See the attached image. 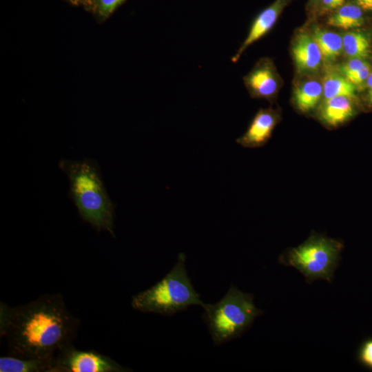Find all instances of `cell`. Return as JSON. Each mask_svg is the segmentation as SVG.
Segmentation results:
<instances>
[{"label": "cell", "instance_id": "1", "mask_svg": "<svg viewBox=\"0 0 372 372\" xmlns=\"http://www.w3.org/2000/svg\"><path fill=\"white\" fill-rule=\"evenodd\" d=\"M79 324L59 293L45 294L14 307L0 304V333L10 355L54 357L60 349L72 344Z\"/></svg>", "mask_w": 372, "mask_h": 372}, {"label": "cell", "instance_id": "2", "mask_svg": "<svg viewBox=\"0 0 372 372\" xmlns=\"http://www.w3.org/2000/svg\"><path fill=\"white\" fill-rule=\"evenodd\" d=\"M59 167L68 178L69 196L80 217L96 231H106L114 236V205L97 162L90 158L63 159Z\"/></svg>", "mask_w": 372, "mask_h": 372}, {"label": "cell", "instance_id": "3", "mask_svg": "<svg viewBox=\"0 0 372 372\" xmlns=\"http://www.w3.org/2000/svg\"><path fill=\"white\" fill-rule=\"evenodd\" d=\"M185 262V255L179 254L164 278L132 297V307L141 312L163 316L174 315L193 305L202 307L204 302L192 284Z\"/></svg>", "mask_w": 372, "mask_h": 372}, {"label": "cell", "instance_id": "4", "mask_svg": "<svg viewBox=\"0 0 372 372\" xmlns=\"http://www.w3.org/2000/svg\"><path fill=\"white\" fill-rule=\"evenodd\" d=\"M203 318L214 345H220L240 336L262 313L254 302L252 294L231 285L221 300L202 306Z\"/></svg>", "mask_w": 372, "mask_h": 372}, {"label": "cell", "instance_id": "5", "mask_svg": "<svg viewBox=\"0 0 372 372\" xmlns=\"http://www.w3.org/2000/svg\"><path fill=\"white\" fill-rule=\"evenodd\" d=\"M340 242L319 235H311L305 242L290 249L280 262L298 270L307 282L317 279L331 282L340 259Z\"/></svg>", "mask_w": 372, "mask_h": 372}, {"label": "cell", "instance_id": "6", "mask_svg": "<svg viewBox=\"0 0 372 372\" xmlns=\"http://www.w3.org/2000/svg\"><path fill=\"white\" fill-rule=\"evenodd\" d=\"M111 358L93 350L76 349L73 344L60 349L54 356L52 372H128Z\"/></svg>", "mask_w": 372, "mask_h": 372}, {"label": "cell", "instance_id": "7", "mask_svg": "<svg viewBox=\"0 0 372 372\" xmlns=\"http://www.w3.org/2000/svg\"><path fill=\"white\" fill-rule=\"evenodd\" d=\"M246 87L253 97L271 99L278 89V79L268 59H262L244 77Z\"/></svg>", "mask_w": 372, "mask_h": 372}, {"label": "cell", "instance_id": "8", "mask_svg": "<svg viewBox=\"0 0 372 372\" xmlns=\"http://www.w3.org/2000/svg\"><path fill=\"white\" fill-rule=\"evenodd\" d=\"M289 0H276L269 6L260 12L255 18L249 28L247 36L240 45L231 61L236 63L249 45L269 32L276 23L279 15Z\"/></svg>", "mask_w": 372, "mask_h": 372}, {"label": "cell", "instance_id": "9", "mask_svg": "<svg viewBox=\"0 0 372 372\" xmlns=\"http://www.w3.org/2000/svg\"><path fill=\"white\" fill-rule=\"evenodd\" d=\"M277 116L271 110H260L245 133L237 139V143L244 147H256L265 143L271 135L276 124Z\"/></svg>", "mask_w": 372, "mask_h": 372}, {"label": "cell", "instance_id": "10", "mask_svg": "<svg viewBox=\"0 0 372 372\" xmlns=\"http://www.w3.org/2000/svg\"><path fill=\"white\" fill-rule=\"evenodd\" d=\"M292 55L298 71L312 72L318 70L322 60L320 50L312 36L298 34L293 43Z\"/></svg>", "mask_w": 372, "mask_h": 372}, {"label": "cell", "instance_id": "11", "mask_svg": "<svg viewBox=\"0 0 372 372\" xmlns=\"http://www.w3.org/2000/svg\"><path fill=\"white\" fill-rule=\"evenodd\" d=\"M54 357L19 358L8 355L0 358L1 372H52Z\"/></svg>", "mask_w": 372, "mask_h": 372}, {"label": "cell", "instance_id": "12", "mask_svg": "<svg viewBox=\"0 0 372 372\" xmlns=\"http://www.w3.org/2000/svg\"><path fill=\"white\" fill-rule=\"evenodd\" d=\"M354 114L351 99L346 96H335L325 100L320 116L328 125L337 126L349 120Z\"/></svg>", "mask_w": 372, "mask_h": 372}, {"label": "cell", "instance_id": "13", "mask_svg": "<svg viewBox=\"0 0 372 372\" xmlns=\"http://www.w3.org/2000/svg\"><path fill=\"white\" fill-rule=\"evenodd\" d=\"M312 37L318 44L322 59L327 62L335 61L343 50L342 37L338 33L315 27Z\"/></svg>", "mask_w": 372, "mask_h": 372}, {"label": "cell", "instance_id": "14", "mask_svg": "<svg viewBox=\"0 0 372 372\" xmlns=\"http://www.w3.org/2000/svg\"><path fill=\"white\" fill-rule=\"evenodd\" d=\"M364 23L362 8L355 4L347 3L336 9L327 19V24L343 30L360 27Z\"/></svg>", "mask_w": 372, "mask_h": 372}, {"label": "cell", "instance_id": "15", "mask_svg": "<svg viewBox=\"0 0 372 372\" xmlns=\"http://www.w3.org/2000/svg\"><path fill=\"white\" fill-rule=\"evenodd\" d=\"M323 94L322 85L315 80L307 81L296 87L294 102L301 112L313 110Z\"/></svg>", "mask_w": 372, "mask_h": 372}, {"label": "cell", "instance_id": "16", "mask_svg": "<svg viewBox=\"0 0 372 372\" xmlns=\"http://www.w3.org/2000/svg\"><path fill=\"white\" fill-rule=\"evenodd\" d=\"M323 95L325 100L335 96H355V87L341 74L329 72L324 77Z\"/></svg>", "mask_w": 372, "mask_h": 372}, {"label": "cell", "instance_id": "17", "mask_svg": "<svg viewBox=\"0 0 372 372\" xmlns=\"http://www.w3.org/2000/svg\"><path fill=\"white\" fill-rule=\"evenodd\" d=\"M343 51L350 59H364L370 52L367 37L361 32H348L342 37Z\"/></svg>", "mask_w": 372, "mask_h": 372}, {"label": "cell", "instance_id": "18", "mask_svg": "<svg viewBox=\"0 0 372 372\" xmlns=\"http://www.w3.org/2000/svg\"><path fill=\"white\" fill-rule=\"evenodd\" d=\"M357 359L364 368L372 370V338L364 340L360 345Z\"/></svg>", "mask_w": 372, "mask_h": 372}, {"label": "cell", "instance_id": "19", "mask_svg": "<svg viewBox=\"0 0 372 372\" xmlns=\"http://www.w3.org/2000/svg\"><path fill=\"white\" fill-rule=\"evenodd\" d=\"M363 59H350L341 65L338 70L349 81L366 63Z\"/></svg>", "mask_w": 372, "mask_h": 372}, {"label": "cell", "instance_id": "20", "mask_svg": "<svg viewBox=\"0 0 372 372\" xmlns=\"http://www.w3.org/2000/svg\"><path fill=\"white\" fill-rule=\"evenodd\" d=\"M125 0H98L99 10L103 15L112 14Z\"/></svg>", "mask_w": 372, "mask_h": 372}, {"label": "cell", "instance_id": "21", "mask_svg": "<svg viewBox=\"0 0 372 372\" xmlns=\"http://www.w3.org/2000/svg\"><path fill=\"white\" fill-rule=\"evenodd\" d=\"M324 10H333L343 5L344 0H320Z\"/></svg>", "mask_w": 372, "mask_h": 372}, {"label": "cell", "instance_id": "22", "mask_svg": "<svg viewBox=\"0 0 372 372\" xmlns=\"http://www.w3.org/2000/svg\"><path fill=\"white\" fill-rule=\"evenodd\" d=\"M362 10L372 11V0H355Z\"/></svg>", "mask_w": 372, "mask_h": 372}, {"label": "cell", "instance_id": "23", "mask_svg": "<svg viewBox=\"0 0 372 372\" xmlns=\"http://www.w3.org/2000/svg\"><path fill=\"white\" fill-rule=\"evenodd\" d=\"M367 96L369 102L372 105V72H370L366 81Z\"/></svg>", "mask_w": 372, "mask_h": 372}, {"label": "cell", "instance_id": "24", "mask_svg": "<svg viewBox=\"0 0 372 372\" xmlns=\"http://www.w3.org/2000/svg\"><path fill=\"white\" fill-rule=\"evenodd\" d=\"M312 1H318V0H312Z\"/></svg>", "mask_w": 372, "mask_h": 372}]
</instances>
